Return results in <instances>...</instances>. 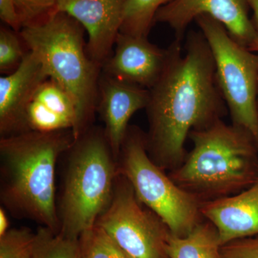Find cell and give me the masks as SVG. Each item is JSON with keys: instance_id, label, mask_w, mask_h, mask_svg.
<instances>
[{"instance_id": "7", "label": "cell", "mask_w": 258, "mask_h": 258, "mask_svg": "<svg viewBox=\"0 0 258 258\" xmlns=\"http://www.w3.org/2000/svg\"><path fill=\"white\" fill-rule=\"evenodd\" d=\"M195 22L212 51L217 85L232 124L248 132L258 146V55L211 17L202 15Z\"/></svg>"}, {"instance_id": "19", "label": "cell", "mask_w": 258, "mask_h": 258, "mask_svg": "<svg viewBox=\"0 0 258 258\" xmlns=\"http://www.w3.org/2000/svg\"><path fill=\"white\" fill-rule=\"evenodd\" d=\"M83 258H130L101 228L95 225L80 237Z\"/></svg>"}, {"instance_id": "18", "label": "cell", "mask_w": 258, "mask_h": 258, "mask_svg": "<svg viewBox=\"0 0 258 258\" xmlns=\"http://www.w3.org/2000/svg\"><path fill=\"white\" fill-rule=\"evenodd\" d=\"M33 99L69 120L74 125V132L77 120L76 106L69 93L60 85L52 80L47 79L37 89Z\"/></svg>"}, {"instance_id": "26", "label": "cell", "mask_w": 258, "mask_h": 258, "mask_svg": "<svg viewBox=\"0 0 258 258\" xmlns=\"http://www.w3.org/2000/svg\"><path fill=\"white\" fill-rule=\"evenodd\" d=\"M10 220L7 215L5 208H0V237L4 235L10 230Z\"/></svg>"}, {"instance_id": "24", "label": "cell", "mask_w": 258, "mask_h": 258, "mask_svg": "<svg viewBox=\"0 0 258 258\" xmlns=\"http://www.w3.org/2000/svg\"><path fill=\"white\" fill-rule=\"evenodd\" d=\"M0 18L13 30H21L22 26L15 9L14 0H0Z\"/></svg>"}, {"instance_id": "13", "label": "cell", "mask_w": 258, "mask_h": 258, "mask_svg": "<svg viewBox=\"0 0 258 258\" xmlns=\"http://www.w3.org/2000/svg\"><path fill=\"white\" fill-rule=\"evenodd\" d=\"M35 54L24 56L13 74L0 78V133L2 137L23 132L24 116L39 87L48 79Z\"/></svg>"}, {"instance_id": "10", "label": "cell", "mask_w": 258, "mask_h": 258, "mask_svg": "<svg viewBox=\"0 0 258 258\" xmlns=\"http://www.w3.org/2000/svg\"><path fill=\"white\" fill-rule=\"evenodd\" d=\"M181 39L176 38L166 49L149 41L148 37L119 32L113 56L102 66L110 77L150 90L154 87L170 62Z\"/></svg>"}, {"instance_id": "27", "label": "cell", "mask_w": 258, "mask_h": 258, "mask_svg": "<svg viewBox=\"0 0 258 258\" xmlns=\"http://www.w3.org/2000/svg\"><path fill=\"white\" fill-rule=\"evenodd\" d=\"M257 101H258V99H257Z\"/></svg>"}, {"instance_id": "21", "label": "cell", "mask_w": 258, "mask_h": 258, "mask_svg": "<svg viewBox=\"0 0 258 258\" xmlns=\"http://www.w3.org/2000/svg\"><path fill=\"white\" fill-rule=\"evenodd\" d=\"M14 2L22 28L43 21L57 11V0H14Z\"/></svg>"}, {"instance_id": "14", "label": "cell", "mask_w": 258, "mask_h": 258, "mask_svg": "<svg viewBox=\"0 0 258 258\" xmlns=\"http://www.w3.org/2000/svg\"><path fill=\"white\" fill-rule=\"evenodd\" d=\"M201 212L216 228L221 246L258 235V177L240 192L203 203Z\"/></svg>"}, {"instance_id": "20", "label": "cell", "mask_w": 258, "mask_h": 258, "mask_svg": "<svg viewBox=\"0 0 258 258\" xmlns=\"http://www.w3.org/2000/svg\"><path fill=\"white\" fill-rule=\"evenodd\" d=\"M35 236L28 227L10 229L0 237V258H32Z\"/></svg>"}, {"instance_id": "9", "label": "cell", "mask_w": 258, "mask_h": 258, "mask_svg": "<svg viewBox=\"0 0 258 258\" xmlns=\"http://www.w3.org/2000/svg\"><path fill=\"white\" fill-rule=\"evenodd\" d=\"M246 0H174L157 12L155 23L166 24L182 40L186 29L198 17L208 15L225 26L232 38L255 52L256 32Z\"/></svg>"}, {"instance_id": "17", "label": "cell", "mask_w": 258, "mask_h": 258, "mask_svg": "<svg viewBox=\"0 0 258 258\" xmlns=\"http://www.w3.org/2000/svg\"><path fill=\"white\" fill-rule=\"evenodd\" d=\"M32 258H83L80 238L66 237L40 226L35 232Z\"/></svg>"}, {"instance_id": "23", "label": "cell", "mask_w": 258, "mask_h": 258, "mask_svg": "<svg viewBox=\"0 0 258 258\" xmlns=\"http://www.w3.org/2000/svg\"><path fill=\"white\" fill-rule=\"evenodd\" d=\"M220 258H258V235L222 245Z\"/></svg>"}, {"instance_id": "12", "label": "cell", "mask_w": 258, "mask_h": 258, "mask_svg": "<svg viewBox=\"0 0 258 258\" xmlns=\"http://www.w3.org/2000/svg\"><path fill=\"white\" fill-rule=\"evenodd\" d=\"M100 114L104 123L105 136L115 159H118L129 128L132 115L147 108L150 91L103 74L100 77Z\"/></svg>"}, {"instance_id": "16", "label": "cell", "mask_w": 258, "mask_h": 258, "mask_svg": "<svg viewBox=\"0 0 258 258\" xmlns=\"http://www.w3.org/2000/svg\"><path fill=\"white\" fill-rule=\"evenodd\" d=\"M174 0H128L123 12L120 32L148 37L155 23L157 12Z\"/></svg>"}, {"instance_id": "4", "label": "cell", "mask_w": 258, "mask_h": 258, "mask_svg": "<svg viewBox=\"0 0 258 258\" xmlns=\"http://www.w3.org/2000/svg\"><path fill=\"white\" fill-rule=\"evenodd\" d=\"M82 25L56 11L40 23L23 27L20 37L41 62L49 79L64 88L75 103L76 140L89 128L96 107L101 64L85 50Z\"/></svg>"}, {"instance_id": "11", "label": "cell", "mask_w": 258, "mask_h": 258, "mask_svg": "<svg viewBox=\"0 0 258 258\" xmlns=\"http://www.w3.org/2000/svg\"><path fill=\"white\" fill-rule=\"evenodd\" d=\"M128 0H57V11L79 22L88 32L86 50L103 66L120 32Z\"/></svg>"}, {"instance_id": "15", "label": "cell", "mask_w": 258, "mask_h": 258, "mask_svg": "<svg viewBox=\"0 0 258 258\" xmlns=\"http://www.w3.org/2000/svg\"><path fill=\"white\" fill-rule=\"evenodd\" d=\"M218 233L211 222H200L184 237L170 234L167 242L169 258H220Z\"/></svg>"}, {"instance_id": "8", "label": "cell", "mask_w": 258, "mask_h": 258, "mask_svg": "<svg viewBox=\"0 0 258 258\" xmlns=\"http://www.w3.org/2000/svg\"><path fill=\"white\" fill-rule=\"evenodd\" d=\"M96 225L106 231L130 258H169L170 230L139 201L124 176L118 174L109 206Z\"/></svg>"}, {"instance_id": "22", "label": "cell", "mask_w": 258, "mask_h": 258, "mask_svg": "<svg viewBox=\"0 0 258 258\" xmlns=\"http://www.w3.org/2000/svg\"><path fill=\"white\" fill-rule=\"evenodd\" d=\"M18 37L10 29H0V71L8 72L16 69L24 56Z\"/></svg>"}, {"instance_id": "1", "label": "cell", "mask_w": 258, "mask_h": 258, "mask_svg": "<svg viewBox=\"0 0 258 258\" xmlns=\"http://www.w3.org/2000/svg\"><path fill=\"white\" fill-rule=\"evenodd\" d=\"M181 51L179 42L164 74L149 90L146 108L148 152L164 170L182 164L191 131L220 119L226 111L213 55L201 31L190 32L184 54Z\"/></svg>"}, {"instance_id": "5", "label": "cell", "mask_w": 258, "mask_h": 258, "mask_svg": "<svg viewBox=\"0 0 258 258\" xmlns=\"http://www.w3.org/2000/svg\"><path fill=\"white\" fill-rule=\"evenodd\" d=\"M57 201L61 235L79 239L92 228L111 203L117 161L104 131L88 128L68 151Z\"/></svg>"}, {"instance_id": "25", "label": "cell", "mask_w": 258, "mask_h": 258, "mask_svg": "<svg viewBox=\"0 0 258 258\" xmlns=\"http://www.w3.org/2000/svg\"><path fill=\"white\" fill-rule=\"evenodd\" d=\"M246 2L248 5L249 8H251L253 13L252 21L256 32L255 52H258V0H246Z\"/></svg>"}, {"instance_id": "3", "label": "cell", "mask_w": 258, "mask_h": 258, "mask_svg": "<svg viewBox=\"0 0 258 258\" xmlns=\"http://www.w3.org/2000/svg\"><path fill=\"white\" fill-rule=\"evenodd\" d=\"M193 148L169 176L202 203L240 192L258 177V146L252 136L222 118L189 135Z\"/></svg>"}, {"instance_id": "2", "label": "cell", "mask_w": 258, "mask_h": 258, "mask_svg": "<svg viewBox=\"0 0 258 258\" xmlns=\"http://www.w3.org/2000/svg\"><path fill=\"white\" fill-rule=\"evenodd\" d=\"M76 139L69 130L27 131L0 139V200L18 219L60 232L56 169Z\"/></svg>"}, {"instance_id": "6", "label": "cell", "mask_w": 258, "mask_h": 258, "mask_svg": "<svg viewBox=\"0 0 258 258\" xmlns=\"http://www.w3.org/2000/svg\"><path fill=\"white\" fill-rule=\"evenodd\" d=\"M117 172L132 185L144 206L160 217L172 235H189L202 222V203L166 175L149 156L146 134L129 126L119 156Z\"/></svg>"}]
</instances>
